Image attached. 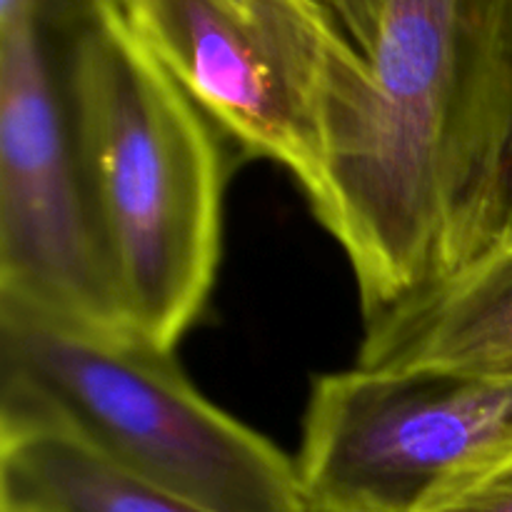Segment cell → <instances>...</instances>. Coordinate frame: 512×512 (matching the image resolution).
Returning a JSON list of instances; mask_svg holds the SVG:
<instances>
[{
	"mask_svg": "<svg viewBox=\"0 0 512 512\" xmlns=\"http://www.w3.org/2000/svg\"><path fill=\"white\" fill-rule=\"evenodd\" d=\"M318 58L313 213L365 320L512 233V0H293Z\"/></svg>",
	"mask_w": 512,
	"mask_h": 512,
	"instance_id": "6da1fadb",
	"label": "cell"
},
{
	"mask_svg": "<svg viewBox=\"0 0 512 512\" xmlns=\"http://www.w3.org/2000/svg\"><path fill=\"white\" fill-rule=\"evenodd\" d=\"M100 260L130 333L175 350L213 293L223 250L220 130L93 0L63 80Z\"/></svg>",
	"mask_w": 512,
	"mask_h": 512,
	"instance_id": "7a4b0ae2",
	"label": "cell"
},
{
	"mask_svg": "<svg viewBox=\"0 0 512 512\" xmlns=\"http://www.w3.org/2000/svg\"><path fill=\"white\" fill-rule=\"evenodd\" d=\"M53 433L208 512H310L298 468L163 350L0 300V438Z\"/></svg>",
	"mask_w": 512,
	"mask_h": 512,
	"instance_id": "3957f363",
	"label": "cell"
},
{
	"mask_svg": "<svg viewBox=\"0 0 512 512\" xmlns=\"http://www.w3.org/2000/svg\"><path fill=\"white\" fill-rule=\"evenodd\" d=\"M512 455V380L355 368L310 390L298 468L310 512H428Z\"/></svg>",
	"mask_w": 512,
	"mask_h": 512,
	"instance_id": "277c9868",
	"label": "cell"
},
{
	"mask_svg": "<svg viewBox=\"0 0 512 512\" xmlns=\"http://www.w3.org/2000/svg\"><path fill=\"white\" fill-rule=\"evenodd\" d=\"M0 300L123 328L38 18L0 28Z\"/></svg>",
	"mask_w": 512,
	"mask_h": 512,
	"instance_id": "5b68a950",
	"label": "cell"
},
{
	"mask_svg": "<svg viewBox=\"0 0 512 512\" xmlns=\"http://www.w3.org/2000/svg\"><path fill=\"white\" fill-rule=\"evenodd\" d=\"M223 135L318 180V58L293 0H110Z\"/></svg>",
	"mask_w": 512,
	"mask_h": 512,
	"instance_id": "8992f818",
	"label": "cell"
},
{
	"mask_svg": "<svg viewBox=\"0 0 512 512\" xmlns=\"http://www.w3.org/2000/svg\"><path fill=\"white\" fill-rule=\"evenodd\" d=\"M358 365L512 380V233L443 283L365 320Z\"/></svg>",
	"mask_w": 512,
	"mask_h": 512,
	"instance_id": "52a82bcc",
	"label": "cell"
},
{
	"mask_svg": "<svg viewBox=\"0 0 512 512\" xmlns=\"http://www.w3.org/2000/svg\"><path fill=\"white\" fill-rule=\"evenodd\" d=\"M0 512H208L53 433L0 438Z\"/></svg>",
	"mask_w": 512,
	"mask_h": 512,
	"instance_id": "ba28073f",
	"label": "cell"
},
{
	"mask_svg": "<svg viewBox=\"0 0 512 512\" xmlns=\"http://www.w3.org/2000/svg\"><path fill=\"white\" fill-rule=\"evenodd\" d=\"M428 512H512V455L450 493Z\"/></svg>",
	"mask_w": 512,
	"mask_h": 512,
	"instance_id": "9c48e42d",
	"label": "cell"
},
{
	"mask_svg": "<svg viewBox=\"0 0 512 512\" xmlns=\"http://www.w3.org/2000/svg\"><path fill=\"white\" fill-rule=\"evenodd\" d=\"M23 18H38V0H0V28Z\"/></svg>",
	"mask_w": 512,
	"mask_h": 512,
	"instance_id": "30bf717a",
	"label": "cell"
}]
</instances>
